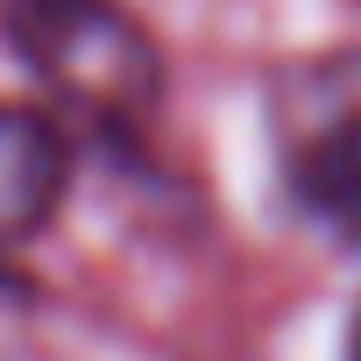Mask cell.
<instances>
[{"label": "cell", "instance_id": "obj_1", "mask_svg": "<svg viewBox=\"0 0 361 361\" xmlns=\"http://www.w3.org/2000/svg\"><path fill=\"white\" fill-rule=\"evenodd\" d=\"M29 71L99 128H128L163 99V50L121 0H8Z\"/></svg>", "mask_w": 361, "mask_h": 361}, {"label": "cell", "instance_id": "obj_4", "mask_svg": "<svg viewBox=\"0 0 361 361\" xmlns=\"http://www.w3.org/2000/svg\"><path fill=\"white\" fill-rule=\"evenodd\" d=\"M347 361H361V312H354V340H347Z\"/></svg>", "mask_w": 361, "mask_h": 361}, {"label": "cell", "instance_id": "obj_2", "mask_svg": "<svg viewBox=\"0 0 361 361\" xmlns=\"http://www.w3.org/2000/svg\"><path fill=\"white\" fill-rule=\"evenodd\" d=\"M64 185H71L64 128H57L43 106L0 99V255L50 227Z\"/></svg>", "mask_w": 361, "mask_h": 361}, {"label": "cell", "instance_id": "obj_3", "mask_svg": "<svg viewBox=\"0 0 361 361\" xmlns=\"http://www.w3.org/2000/svg\"><path fill=\"white\" fill-rule=\"evenodd\" d=\"M298 199L305 213L361 248V106L326 121L305 149H298Z\"/></svg>", "mask_w": 361, "mask_h": 361}]
</instances>
